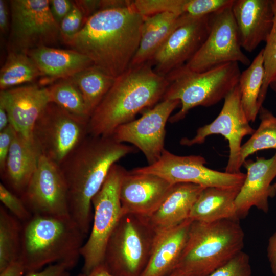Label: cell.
<instances>
[{
    "instance_id": "9a60e30c",
    "label": "cell",
    "mask_w": 276,
    "mask_h": 276,
    "mask_svg": "<svg viewBox=\"0 0 276 276\" xmlns=\"http://www.w3.org/2000/svg\"><path fill=\"white\" fill-rule=\"evenodd\" d=\"M20 198L33 215L70 216L67 188L60 167L42 155Z\"/></svg>"
},
{
    "instance_id": "d6986e66",
    "label": "cell",
    "mask_w": 276,
    "mask_h": 276,
    "mask_svg": "<svg viewBox=\"0 0 276 276\" xmlns=\"http://www.w3.org/2000/svg\"><path fill=\"white\" fill-rule=\"evenodd\" d=\"M242 165L247 173L235 200L240 219L246 216L252 207L268 212V199L275 196L271 183L276 177V153L268 159H246Z\"/></svg>"
},
{
    "instance_id": "ee69618b",
    "label": "cell",
    "mask_w": 276,
    "mask_h": 276,
    "mask_svg": "<svg viewBox=\"0 0 276 276\" xmlns=\"http://www.w3.org/2000/svg\"><path fill=\"white\" fill-rule=\"evenodd\" d=\"M77 276H114L111 274L102 264L88 274L79 273Z\"/></svg>"
},
{
    "instance_id": "3957f363",
    "label": "cell",
    "mask_w": 276,
    "mask_h": 276,
    "mask_svg": "<svg viewBox=\"0 0 276 276\" xmlns=\"http://www.w3.org/2000/svg\"><path fill=\"white\" fill-rule=\"evenodd\" d=\"M169 85L167 77L156 73L149 62L129 67L115 79L92 113L88 135L111 136L117 127L162 100Z\"/></svg>"
},
{
    "instance_id": "7c38bea8",
    "label": "cell",
    "mask_w": 276,
    "mask_h": 276,
    "mask_svg": "<svg viewBox=\"0 0 276 276\" xmlns=\"http://www.w3.org/2000/svg\"><path fill=\"white\" fill-rule=\"evenodd\" d=\"M206 164L201 156H179L165 149L155 163L132 170L159 176L172 184L187 182L205 188H231L241 187L243 183L246 174L220 172L208 168Z\"/></svg>"
},
{
    "instance_id": "b9f144b4",
    "label": "cell",
    "mask_w": 276,
    "mask_h": 276,
    "mask_svg": "<svg viewBox=\"0 0 276 276\" xmlns=\"http://www.w3.org/2000/svg\"><path fill=\"white\" fill-rule=\"evenodd\" d=\"M267 251L271 271L276 276V230L268 240Z\"/></svg>"
},
{
    "instance_id": "7bdbcfd3",
    "label": "cell",
    "mask_w": 276,
    "mask_h": 276,
    "mask_svg": "<svg viewBox=\"0 0 276 276\" xmlns=\"http://www.w3.org/2000/svg\"><path fill=\"white\" fill-rule=\"evenodd\" d=\"M25 274L24 266L19 260L12 263L0 272V276H23Z\"/></svg>"
},
{
    "instance_id": "44dd1931",
    "label": "cell",
    "mask_w": 276,
    "mask_h": 276,
    "mask_svg": "<svg viewBox=\"0 0 276 276\" xmlns=\"http://www.w3.org/2000/svg\"><path fill=\"white\" fill-rule=\"evenodd\" d=\"M41 74L38 84L47 87L94 65L86 56L72 49L41 47L27 53Z\"/></svg>"
},
{
    "instance_id": "8992f818",
    "label": "cell",
    "mask_w": 276,
    "mask_h": 276,
    "mask_svg": "<svg viewBox=\"0 0 276 276\" xmlns=\"http://www.w3.org/2000/svg\"><path fill=\"white\" fill-rule=\"evenodd\" d=\"M237 62H229L206 71L190 70L185 65L166 77L169 85L162 100H177L181 108L169 121L178 122L197 106L216 104L236 87L241 74Z\"/></svg>"
},
{
    "instance_id": "9c48e42d",
    "label": "cell",
    "mask_w": 276,
    "mask_h": 276,
    "mask_svg": "<svg viewBox=\"0 0 276 276\" xmlns=\"http://www.w3.org/2000/svg\"><path fill=\"white\" fill-rule=\"evenodd\" d=\"M10 25L8 52L27 53L41 47H52L61 39L48 0L9 1Z\"/></svg>"
},
{
    "instance_id": "e0dca14e",
    "label": "cell",
    "mask_w": 276,
    "mask_h": 276,
    "mask_svg": "<svg viewBox=\"0 0 276 276\" xmlns=\"http://www.w3.org/2000/svg\"><path fill=\"white\" fill-rule=\"evenodd\" d=\"M173 185L155 174L126 170L120 189L123 213L149 216L160 206Z\"/></svg>"
},
{
    "instance_id": "484cf974",
    "label": "cell",
    "mask_w": 276,
    "mask_h": 276,
    "mask_svg": "<svg viewBox=\"0 0 276 276\" xmlns=\"http://www.w3.org/2000/svg\"><path fill=\"white\" fill-rule=\"evenodd\" d=\"M241 187L205 188L194 204L189 218L206 223L224 219L239 220L235 200Z\"/></svg>"
},
{
    "instance_id": "ac0fdd59",
    "label": "cell",
    "mask_w": 276,
    "mask_h": 276,
    "mask_svg": "<svg viewBox=\"0 0 276 276\" xmlns=\"http://www.w3.org/2000/svg\"><path fill=\"white\" fill-rule=\"evenodd\" d=\"M50 100L46 87L30 83L0 92V104L6 109L15 131L33 141L34 125Z\"/></svg>"
},
{
    "instance_id": "d4e9b609",
    "label": "cell",
    "mask_w": 276,
    "mask_h": 276,
    "mask_svg": "<svg viewBox=\"0 0 276 276\" xmlns=\"http://www.w3.org/2000/svg\"><path fill=\"white\" fill-rule=\"evenodd\" d=\"M188 20L169 12L144 17L139 48L129 67L149 62L170 35Z\"/></svg>"
},
{
    "instance_id": "ab89813d",
    "label": "cell",
    "mask_w": 276,
    "mask_h": 276,
    "mask_svg": "<svg viewBox=\"0 0 276 276\" xmlns=\"http://www.w3.org/2000/svg\"><path fill=\"white\" fill-rule=\"evenodd\" d=\"M73 6V1H49V7L51 12L54 19L59 26L64 17L71 11Z\"/></svg>"
},
{
    "instance_id": "603a6c76",
    "label": "cell",
    "mask_w": 276,
    "mask_h": 276,
    "mask_svg": "<svg viewBox=\"0 0 276 276\" xmlns=\"http://www.w3.org/2000/svg\"><path fill=\"white\" fill-rule=\"evenodd\" d=\"M192 220L157 233L151 255L141 276H167L175 268L187 240Z\"/></svg>"
},
{
    "instance_id": "836d02e7",
    "label": "cell",
    "mask_w": 276,
    "mask_h": 276,
    "mask_svg": "<svg viewBox=\"0 0 276 276\" xmlns=\"http://www.w3.org/2000/svg\"><path fill=\"white\" fill-rule=\"evenodd\" d=\"M234 0H182L181 16L190 19L211 15L231 6Z\"/></svg>"
},
{
    "instance_id": "f546056e",
    "label": "cell",
    "mask_w": 276,
    "mask_h": 276,
    "mask_svg": "<svg viewBox=\"0 0 276 276\" xmlns=\"http://www.w3.org/2000/svg\"><path fill=\"white\" fill-rule=\"evenodd\" d=\"M22 223L0 206V272L19 260Z\"/></svg>"
},
{
    "instance_id": "1f68e13d",
    "label": "cell",
    "mask_w": 276,
    "mask_h": 276,
    "mask_svg": "<svg viewBox=\"0 0 276 276\" xmlns=\"http://www.w3.org/2000/svg\"><path fill=\"white\" fill-rule=\"evenodd\" d=\"M260 123L251 137L241 146L240 161L242 165L246 158L260 150H276V116L263 106L259 111Z\"/></svg>"
},
{
    "instance_id": "e575fe53",
    "label": "cell",
    "mask_w": 276,
    "mask_h": 276,
    "mask_svg": "<svg viewBox=\"0 0 276 276\" xmlns=\"http://www.w3.org/2000/svg\"><path fill=\"white\" fill-rule=\"evenodd\" d=\"M209 276H252L249 256L242 250Z\"/></svg>"
},
{
    "instance_id": "30bf717a",
    "label": "cell",
    "mask_w": 276,
    "mask_h": 276,
    "mask_svg": "<svg viewBox=\"0 0 276 276\" xmlns=\"http://www.w3.org/2000/svg\"><path fill=\"white\" fill-rule=\"evenodd\" d=\"M88 124L50 102L34 125L32 139L41 154L59 166L88 135Z\"/></svg>"
},
{
    "instance_id": "f6af8a7d",
    "label": "cell",
    "mask_w": 276,
    "mask_h": 276,
    "mask_svg": "<svg viewBox=\"0 0 276 276\" xmlns=\"http://www.w3.org/2000/svg\"><path fill=\"white\" fill-rule=\"evenodd\" d=\"M10 124L7 112L4 106L0 104V131Z\"/></svg>"
},
{
    "instance_id": "5b68a950",
    "label": "cell",
    "mask_w": 276,
    "mask_h": 276,
    "mask_svg": "<svg viewBox=\"0 0 276 276\" xmlns=\"http://www.w3.org/2000/svg\"><path fill=\"white\" fill-rule=\"evenodd\" d=\"M244 238L239 220H193L177 264L167 276H209L243 250Z\"/></svg>"
},
{
    "instance_id": "6da1fadb",
    "label": "cell",
    "mask_w": 276,
    "mask_h": 276,
    "mask_svg": "<svg viewBox=\"0 0 276 276\" xmlns=\"http://www.w3.org/2000/svg\"><path fill=\"white\" fill-rule=\"evenodd\" d=\"M144 18L133 1H117L90 16L65 44L116 78L129 67L136 53Z\"/></svg>"
},
{
    "instance_id": "d6a6232c",
    "label": "cell",
    "mask_w": 276,
    "mask_h": 276,
    "mask_svg": "<svg viewBox=\"0 0 276 276\" xmlns=\"http://www.w3.org/2000/svg\"><path fill=\"white\" fill-rule=\"evenodd\" d=\"M274 20L272 28L263 50L265 76L258 98L260 108L265 99L269 83L276 75V0H272Z\"/></svg>"
},
{
    "instance_id": "60d3db41",
    "label": "cell",
    "mask_w": 276,
    "mask_h": 276,
    "mask_svg": "<svg viewBox=\"0 0 276 276\" xmlns=\"http://www.w3.org/2000/svg\"><path fill=\"white\" fill-rule=\"evenodd\" d=\"M10 25V12L9 1L0 0V31L1 34L9 33Z\"/></svg>"
},
{
    "instance_id": "ba28073f",
    "label": "cell",
    "mask_w": 276,
    "mask_h": 276,
    "mask_svg": "<svg viewBox=\"0 0 276 276\" xmlns=\"http://www.w3.org/2000/svg\"><path fill=\"white\" fill-rule=\"evenodd\" d=\"M126 171L122 166L114 164L102 187L92 199V227L80 249L83 259L82 271L85 274L103 263L107 242L123 214L120 189Z\"/></svg>"
},
{
    "instance_id": "ffe728a7",
    "label": "cell",
    "mask_w": 276,
    "mask_h": 276,
    "mask_svg": "<svg viewBox=\"0 0 276 276\" xmlns=\"http://www.w3.org/2000/svg\"><path fill=\"white\" fill-rule=\"evenodd\" d=\"M232 11L241 47L248 52L266 42L272 28V0H234Z\"/></svg>"
},
{
    "instance_id": "52a82bcc",
    "label": "cell",
    "mask_w": 276,
    "mask_h": 276,
    "mask_svg": "<svg viewBox=\"0 0 276 276\" xmlns=\"http://www.w3.org/2000/svg\"><path fill=\"white\" fill-rule=\"evenodd\" d=\"M156 235L146 217L123 213L107 242L103 265L114 276H141Z\"/></svg>"
},
{
    "instance_id": "5bb4252c",
    "label": "cell",
    "mask_w": 276,
    "mask_h": 276,
    "mask_svg": "<svg viewBox=\"0 0 276 276\" xmlns=\"http://www.w3.org/2000/svg\"><path fill=\"white\" fill-rule=\"evenodd\" d=\"M179 104L177 100H161L139 119L117 127L111 136L118 142L134 145L143 152L148 165H152L165 149L166 123Z\"/></svg>"
},
{
    "instance_id": "7dc6e473",
    "label": "cell",
    "mask_w": 276,
    "mask_h": 276,
    "mask_svg": "<svg viewBox=\"0 0 276 276\" xmlns=\"http://www.w3.org/2000/svg\"><path fill=\"white\" fill-rule=\"evenodd\" d=\"M272 188L273 190L274 193L275 195H276V182L274 184H272Z\"/></svg>"
},
{
    "instance_id": "7402d4cb",
    "label": "cell",
    "mask_w": 276,
    "mask_h": 276,
    "mask_svg": "<svg viewBox=\"0 0 276 276\" xmlns=\"http://www.w3.org/2000/svg\"><path fill=\"white\" fill-rule=\"evenodd\" d=\"M41 153L34 141L16 131L4 171L3 183L20 197L35 171Z\"/></svg>"
},
{
    "instance_id": "bcb514c9",
    "label": "cell",
    "mask_w": 276,
    "mask_h": 276,
    "mask_svg": "<svg viewBox=\"0 0 276 276\" xmlns=\"http://www.w3.org/2000/svg\"><path fill=\"white\" fill-rule=\"evenodd\" d=\"M269 87L275 93L276 96V75L269 83Z\"/></svg>"
},
{
    "instance_id": "8d00e7d4",
    "label": "cell",
    "mask_w": 276,
    "mask_h": 276,
    "mask_svg": "<svg viewBox=\"0 0 276 276\" xmlns=\"http://www.w3.org/2000/svg\"><path fill=\"white\" fill-rule=\"evenodd\" d=\"M85 22L86 19L83 13L74 2L73 8L59 25L61 40L65 44L73 38Z\"/></svg>"
},
{
    "instance_id": "d590c367",
    "label": "cell",
    "mask_w": 276,
    "mask_h": 276,
    "mask_svg": "<svg viewBox=\"0 0 276 276\" xmlns=\"http://www.w3.org/2000/svg\"><path fill=\"white\" fill-rule=\"evenodd\" d=\"M0 200L3 205L22 223L27 221L33 216L21 198L2 182L0 183Z\"/></svg>"
},
{
    "instance_id": "8fae6325",
    "label": "cell",
    "mask_w": 276,
    "mask_h": 276,
    "mask_svg": "<svg viewBox=\"0 0 276 276\" xmlns=\"http://www.w3.org/2000/svg\"><path fill=\"white\" fill-rule=\"evenodd\" d=\"M241 48L231 6L210 15L206 38L185 65L190 70L198 72L229 62L249 66L250 61Z\"/></svg>"
},
{
    "instance_id": "277c9868",
    "label": "cell",
    "mask_w": 276,
    "mask_h": 276,
    "mask_svg": "<svg viewBox=\"0 0 276 276\" xmlns=\"http://www.w3.org/2000/svg\"><path fill=\"white\" fill-rule=\"evenodd\" d=\"M86 235L70 216L33 215L22 223L19 258L25 274L57 262L76 266Z\"/></svg>"
},
{
    "instance_id": "83f0119b",
    "label": "cell",
    "mask_w": 276,
    "mask_h": 276,
    "mask_svg": "<svg viewBox=\"0 0 276 276\" xmlns=\"http://www.w3.org/2000/svg\"><path fill=\"white\" fill-rule=\"evenodd\" d=\"M68 78L81 93L90 117L116 79L94 65Z\"/></svg>"
},
{
    "instance_id": "4dcf8cb0",
    "label": "cell",
    "mask_w": 276,
    "mask_h": 276,
    "mask_svg": "<svg viewBox=\"0 0 276 276\" xmlns=\"http://www.w3.org/2000/svg\"><path fill=\"white\" fill-rule=\"evenodd\" d=\"M46 87L50 102L79 119L89 122L90 115L83 97L68 78L58 80Z\"/></svg>"
},
{
    "instance_id": "f1b7e54d",
    "label": "cell",
    "mask_w": 276,
    "mask_h": 276,
    "mask_svg": "<svg viewBox=\"0 0 276 276\" xmlns=\"http://www.w3.org/2000/svg\"><path fill=\"white\" fill-rule=\"evenodd\" d=\"M41 77L36 64L27 53L8 52L0 70V89L4 90L21 84L34 83Z\"/></svg>"
},
{
    "instance_id": "cb8c5ba5",
    "label": "cell",
    "mask_w": 276,
    "mask_h": 276,
    "mask_svg": "<svg viewBox=\"0 0 276 276\" xmlns=\"http://www.w3.org/2000/svg\"><path fill=\"white\" fill-rule=\"evenodd\" d=\"M204 188L191 183L174 184L158 209L146 217L148 222L157 233L182 223L189 218L194 204Z\"/></svg>"
},
{
    "instance_id": "4fadbf2b",
    "label": "cell",
    "mask_w": 276,
    "mask_h": 276,
    "mask_svg": "<svg viewBox=\"0 0 276 276\" xmlns=\"http://www.w3.org/2000/svg\"><path fill=\"white\" fill-rule=\"evenodd\" d=\"M223 107L216 119L211 123L199 127L192 139L183 137L181 145L191 146L203 143L206 137L213 134H220L228 141L229 156L225 172H241L240 161L241 142L246 135H252L255 130L249 124L241 102V94L238 85L224 98Z\"/></svg>"
},
{
    "instance_id": "4316f807",
    "label": "cell",
    "mask_w": 276,
    "mask_h": 276,
    "mask_svg": "<svg viewBox=\"0 0 276 276\" xmlns=\"http://www.w3.org/2000/svg\"><path fill=\"white\" fill-rule=\"evenodd\" d=\"M265 76L263 50L259 52L248 67L241 73L238 86L241 102L249 122L255 121L260 108L258 98Z\"/></svg>"
},
{
    "instance_id": "7a4b0ae2",
    "label": "cell",
    "mask_w": 276,
    "mask_h": 276,
    "mask_svg": "<svg viewBox=\"0 0 276 276\" xmlns=\"http://www.w3.org/2000/svg\"><path fill=\"white\" fill-rule=\"evenodd\" d=\"M135 151L111 136L88 135L59 165L67 188L70 216L86 235L93 220V197L112 166Z\"/></svg>"
},
{
    "instance_id": "2e32d148",
    "label": "cell",
    "mask_w": 276,
    "mask_h": 276,
    "mask_svg": "<svg viewBox=\"0 0 276 276\" xmlns=\"http://www.w3.org/2000/svg\"><path fill=\"white\" fill-rule=\"evenodd\" d=\"M210 16L189 20L170 35L149 62L156 73L166 77L194 56L209 34Z\"/></svg>"
},
{
    "instance_id": "f35d334b",
    "label": "cell",
    "mask_w": 276,
    "mask_h": 276,
    "mask_svg": "<svg viewBox=\"0 0 276 276\" xmlns=\"http://www.w3.org/2000/svg\"><path fill=\"white\" fill-rule=\"evenodd\" d=\"M73 268L67 263L57 262L48 265L43 269L25 274L23 276H71Z\"/></svg>"
},
{
    "instance_id": "74e56055",
    "label": "cell",
    "mask_w": 276,
    "mask_h": 276,
    "mask_svg": "<svg viewBox=\"0 0 276 276\" xmlns=\"http://www.w3.org/2000/svg\"><path fill=\"white\" fill-rule=\"evenodd\" d=\"M16 131L11 124L0 131V174L4 170Z\"/></svg>"
}]
</instances>
